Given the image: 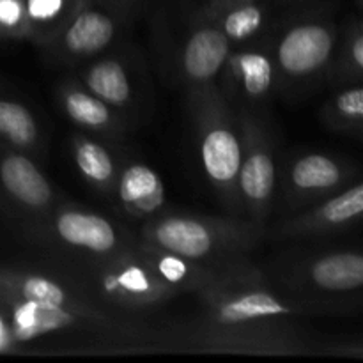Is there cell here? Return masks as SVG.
Listing matches in <instances>:
<instances>
[{"mask_svg":"<svg viewBox=\"0 0 363 363\" xmlns=\"http://www.w3.org/2000/svg\"><path fill=\"white\" fill-rule=\"evenodd\" d=\"M264 236V223L225 216L162 213L145 220L138 241L199 262L243 257Z\"/></svg>","mask_w":363,"mask_h":363,"instance_id":"1","label":"cell"},{"mask_svg":"<svg viewBox=\"0 0 363 363\" xmlns=\"http://www.w3.org/2000/svg\"><path fill=\"white\" fill-rule=\"evenodd\" d=\"M188 105L195 121L202 170L220 201L233 213H241L238 172L241 163V130L234 106L218 84L188 91Z\"/></svg>","mask_w":363,"mask_h":363,"instance_id":"2","label":"cell"},{"mask_svg":"<svg viewBox=\"0 0 363 363\" xmlns=\"http://www.w3.org/2000/svg\"><path fill=\"white\" fill-rule=\"evenodd\" d=\"M144 6L145 0H80L69 23L43 50L59 62H85L116 48Z\"/></svg>","mask_w":363,"mask_h":363,"instance_id":"3","label":"cell"},{"mask_svg":"<svg viewBox=\"0 0 363 363\" xmlns=\"http://www.w3.org/2000/svg\"><path fill=\"white\" fill-rule=\"evenodd\" d=\"M199 296L206 307L201 325H243L294 314V307L273 293L259 269L245 259L234 262L215 284L201 291Z\"/></svg>","mask_w":363,"mask_h":363,"instance_id":"4","label":"cell"},{"mask_svg":"<svg viewBox=\"0 0 363 363\" xmlns=\"http://www.w3.org/2000/svg\"><path fill=\"white\" fill-rule=\"evenodd\" d=\"M340 28L325 13H305L280 25L269 39L280 82L311 84L332 69Z\"/></svg>","mask_w":363,"mask_h":363,"instance_id":"5","label":"cell"},{"mask_svg":"<svg viewBox=\"0 0 363 363\" xmlns=\"http://www.w3.org/2000/svg\"><path fill=\"white\" fill-rule=\"evenodd\" d=\"M236 116L241 130L238 195L248 218L264 223L273 208L277 190V163L272 138L264 124L247 108H238Z\"/></svg>","mask_w":363,"mask_h":363,"instance_id":"6","label":"cell"},{"mask_svg":"<svg viewBox=\"0 0 363 363\" xmlns=\"http://www.w3.org/2000/svg\"><path fill=\"white\" fill-rule=\"evenodd\" d=\"M41 222L43 236L66 250L99 262L128 248V238L121 227L110 218L77 206L57 204Z\"/></svg>","mask_w":363,"mask_h":363,"instance_id":"7","label":"cell"},{"mask_svg":"<svg viewBox=\"0 0 363 363\" xmlns=\"http://www.w3.org/2000/svg\"><path fill=\"white\" fill-rule=\"evenodd\" d=\"M194 346L218 353L255 354H296L307 350L300 333L279 319L230 326L201 325Z\"/></svg>","mask_w":363,"mask_h":363,"instance_id":"8","label":"cell"},{"mask_svg":"<svg viewBox=\"0 0 363 363\" xmlns=\"http://www.w3.org/2000/svg\"><path fill=\"white\" fill-rule=\"evenodd\" d=\"M96 279L98 289L106 300L128 308L152 307L176 296V293L152 273L137 247H128L101 261Z\"/></svg>","mask_w":363,"mask_h":363,"instance_id":"9","label":"cell"},{"mask_svg":"<svg viewBox=\"0 0 363 363\" xmlns=\"http://www.w3.org/2000/svg\"><path fill=\"white\" fill-rule=\"evenodd\" d=\"M218 80L230 106L238 103L247 108V105L266 101L280 84L269 41L259 39L230 48Z\"/></svg>","mask_w":363,"mask_h":363,"instance_id":"10","label":"cell"},{"mask_svg":"<svg viewBox=\"0 0 363 363\" xmlns=\"http://www.w3.org/2000/svg\"><path fill=\"white\" fill-rule=\"evenodd\" d=\"M0 194L14 211L38 222L57 206L55 188L35 158L11 147L0 151Z\"/></svg>","mask_w":363,"mask_h":363,"instance_id":"11","label":"cell"},{"mask_svg":"<svg viewBox=\"0 0 363 363\" xmlns=\"http://www.w3.org/2000/svg\"><path fill=\"white\" fill-rule=\"evenodd\" d=\"M230 45L211 14L199 7L177 53V67L190 89L218 84Z\"/></svg>","mask_w":363,"mask_h":363,"instance_id":"12","label":"cell"},{"mask_svg":"<svg viewBox=\"0 0 363 363\" xmlns=\"http://www.w3.org/2000/svg\"><path fill=\"white\" fill-rule=\"evenodd\" d=\"M78 74V82L92 94L112 106L124 119H130L140 103V84L137 77V64L130 53L103 52L85 60Z\"/></svg>","mask_w":363,"mask_h":363,"instance_id":"13","label":"cell"},{"mask_svg":"<svg viewBox=\"0 0 363 363\" xmlns=\"http://www.w3.org/2000/svg\"><path fill=\"white\" fill-rule=\"evenodd\" d=\"M363 215V184L360 181L347 184L337 194L319 201L315 208L286 220L277 227L280 238H305L314 234L339 230L358 223Z\"/></svg>","mask_w":363,"mask_h":363,"instance_id":"14","label":"cell"},{"mask_svg":"<svg viewBox=\"0 0 363 363\" xmlns=\"http://www.w3.org/2000/svg\"><path fill=\"white\" fill-rule=\"evenodd\" d=\"M351 184V165L326 152H305L287 169V195L298 202L321 201Z\"/></svg>","mask_w":363,"mask_h":363,"instance_id":"15","label":"cell"},{"mask_svg":"<svg viewBox=\"0 0 363 363\" xmlns=\"http://www.w3.org/2000/svg\"><path fill=\"white\" fill-rule=\"evenodd\" d=\"M137 250L147 262L156 277L176 294L201 293L206 287L215 284L236 261L229 262H199L181 257L172 252L151 247L142 241L137 243ZM243 259V257H241Z\"/></svg>","mask_w":363,"mask_h":363,"instance_id":"16","label":"cell"},{"mask_svg":"<svg viewBox=\"0 0 363 363\" xmlns=\"http://www.w3.org/2000/svg\"><path fill=\"white\" fill-rule=\"evenodd\" d=\"M0 282L4 289V301L25 300L52 307L69 308L85 315L92 323H108L105 314L92 308L82 298L74 296L59 280L39 273L14 272V269H0Z\"/></svg>","mask_w":363,"mask_h":363,"instance_id":"17","label":"cell"},{"mask_svg":"<svg viewBox=\"0 0 363 363\" xmlns=\"http://www.w3.org/2000/svg\"><path fill=\"white\" fill-rule=\"evenodd\" d=\"M57 101L64 116L89 135L119 137L126 131L128 119L92 94L78 80H66L57 87Z\"/></svg>","mask_w":363,"mask_h":363,"instance_id":"18","label":"cell"},{"mask_svg":"<svg viewBox=\"0 0 363 363\" xmlns=\"http://www.w3.org/2000/svg\"><path fill=\"white\" fill-rule=\"evenodd\" d=\"M112 199L133 218L149 220L165 213V184L155 169L142 162L121 167Z\"/></svg>","mask_w":363,"mask_h":363,"instance_id":"19","label":"cell"},{"mask_svg":"<svg viewBox=\"0 0 363 363\" xmlns=\"http://www.w3.org/2000/svg\"><path fill=\"white\" fill-rule=\"evenodd\" d=\"M6 303L11 307L7 325H9L13 342H27V340L48 335V333L69 328L82 321H89L85 315L69 311V308L52 307V305H41L25 300H9Z\"/></svg>","mask_w":363,"mask_h":363,"instance_id":"20","label":"cell"},{"mask_svg":"<svg viewBox=\"0 0 363 363\" xmlns=\"http://www.w3.org/2000/svg\"><path fill=\"white\" fill-rule=\"evenodd\" d=\"M305 280L321 293H354L363 286L362 254L344 250L319 255L305 266Z\"/></svg>","mask_w":363,"mask_h":363,"instance_id":"21","label":"cell"},{"mask_svg":"<svg viewBox=\"0 0 363 363\" xmlns=\"http://www.w3.org/2000/svg\"><path fill=\"white\" fill-rule=\"evenodd\" d=\"M71 155L85 183L101 195L112 197L117 176L123 167L112 149L92 135L74 133L71 137Z\"/></svg>","mask_w":363,"mask_h":363,"instance_id":"22","label":"cell"},{"mask_svg":"<svg viewBox=\"0 0 363 363\" xmlns=\"http://www.w3.org/2000/svg\"><path fill=\"white\" fill-rule=\"evenodd\" d=\"M0 142L32 158L45 151V135L39 119L23 101L9 94H0Z\"/></svg>","mask_w":363,"mask_h":363,"instance_id":"23","label":"cell"},{"mask_svg":"<svg viewBox=\"0 0 363 363\" xmlns=\"http://www.w3.org/2000/svg\"><path fill=\"white\" fill-rule=\"evenodd\" d=\"M208 14L215 18L216 25L229 41L230 48L262 39L272 21V7L268 0L234 4V6H227Z\"/></svg>","mask_w":363,"mask_h":363,"instance_id":"24","label":"cell"},{"mask_svg":"<svg viewBox=\"0 0 363 363\" xmlns=\"http://www.w3.org/2000/svg\"><path fill=\"white\" fill-rule=\"evenodd\" d=\"M80 0H23L28 39L34 45L48 46L69 23Z\"/></svg>","mask_w":363,"mask_h":363,"instance_id":"25","label":"cell"},{"mask_svg":"<svg viewBox=\"0 0 363 363\" xmlns=\"http://www.w3.org/2000/svg\"><path fill=\"white\" fill-rule=\"evenodd\" d=\"M323 123L333 131L360 137L363 130V85L362 82L344 84L323 106Z\"/></svg>","mask_w":363,"mask_h":363,"instance_id":"26","label":"cell"},{"mask_svg":"<svg viewBox=\"0 0 363 363\" xmlns=\"http://www.w3.org/2000/svg\"><path fill=\"white\" fill-rule=\"evenodd\" d=\"M330 77L339 85L362 82L363 77V27L358 18L351 20L344 30H340L335 59H333Z\"/></svg>","mask_w":363,"mask_h":363,"instance_id":"27","label":"cell"},{"mask_svg":"<svg viewBox=\"0 0 363 363\" xmlns=\"http://www.w3.org/2000/svg\"><path fill=\"white\" fill-rule=\"evenodd\" d=\"M23 0H0V41H27Z\"/></svg>","mask_w":363,"mask_h":363,"instance_id":"28","label":"cell"},{"mask_svg":"<svg viewBox=\"0 0 363 363\" xmlns=\"http://www.w3.org/2000/svg\"><path fill=\"white\" fill-rule=\"evenodd\" d=\"M241 2H250V0H202L201 9L206 11V13H215V11L223 9V7L234 6V4Z\"/></svg>","mask_w":363,"mask_h":363,"instance_id":"29","label":"cell"},{"mask_svg":"<svg viewBox=\"0 0 363 363\" xmlns=\"http://www.w3.org/2000/svg\"><path fill=\"white\" fill-rule=\"evenodd\" d=\"M9 342H13L9 333V325H7V323L2 319V315H0V350L6 347Z\"/></svg>","mask_w":363,"mask_h":363,"instance_id":"30","label":"cell"},{"mask_svg":"<svg viewBox=\"0 0 363 363\" xmlns=\"http://www.w3.org/2000/svg\"><path fill=\"white\" fill-rule=\"evenodd\" d=\"M277 2H282V4H296V2H303V0H277Z\"/></svg>","mask_w":363,"mask_h":363,"instance_id":"31","label":"cell"},{"mask_svg":"<svg viewBox=\"0 0 363 363\" xmlns=\"http://www.w3.org/2000/svg\"><path fill=\"white\" fill-rule=\"evenodd\" d=\"M0 301H4V289H2V282H0Z\"/></svg>","mask_w":363,"mask_h":363,"instance_id":"32","label":"cell"},{"mask_svg":"<svg viewBox=\"0 0 363 363\" xmlns=\"http://www.w3.org/2000/svg\"><path fill=\"white\" fill-rule=\"evenodd\" d=\"M358 4H360V0H358Z\"/></svg>","mask_w":363,"mask_h":363,"instance_id":"33","label":"cell"}]
</instances>
